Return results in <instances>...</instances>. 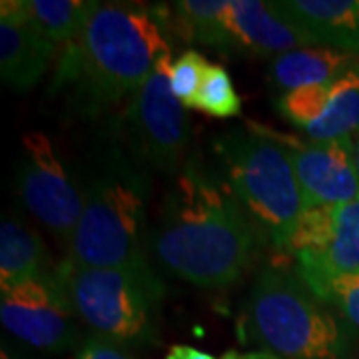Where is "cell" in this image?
<instances>
[{
    "label": "cell",
    "mask_w": 359,
    "mask_h": 359,
    "mask_svg": "<svg viewBox=\"0 0 359 359\" xmlns=\"http://www.w3.org/2000/svg\"><path fill=\"white\" fill-rule=\"evenodd\" d=\"M170 68L172 60L166 56L130 96L122 128L142 162L164 174H178L190 142V118L172 92Z\"/></svg>",
    "instance_id": "cell-7"
},
{
    "label": "cell",
    "mask_w": 359,
    "mask_h": 359,
    "mask_svg": "<svg viewBox=\"0 0 359 359\" xmlns=\"http://www.w3.org/2000/svg\"><path fill=\"white\" fill-rule=\"evenodd\" d=\"M278 110L309 140L353 138L359 134V70L332 84L282 94Z\"/></svg>",
    "instance_id": "cell-12"
},
{
    "label": "cell",
    "mask_w": 359,
    "mask_h": 359,
    "mask_svg": "<svg viewBox=\"0 0 359 359\" xmlns=\"http://www.w3.org/2000/svg\"><path fill=\"white\" fill-rule=\"evenodd\" d=\"M76 359H136L124 346L112 344L104 337H90L82 346Z\"/></svg>",
    "instance_id": "cell-23"
},
{
    "label": "cell",
    "mask_w": 359,
    "mask_h": 359,
    "mask_svg": "<svg viewBox=\"0 0 359 359\" xmlns=\"http://www.w3.org/2000/svg\"><path fill=\"white\" fill-rule=\"evenodd\" d=\"M0 320L14 337L42 351H66L78 339L76 313L54 271L2 292Z\"/></svg>",
    "instance_id": "cell-9"
},
{
    "label": "cell",
    "mask_w": 359,
    "mask_h": 359,
    "mask_svg": "<svg viewBox=\"0 0 359 359\" xmlns=\"http://www.w3.org/2000/svg\"><path fill=\"white\" fill-rule=\"evenodd\" d=\"M297 264L332 273L359 271V198L335 205L334 224L323 252L316 257H297Z\"/></svg>",
    "instance_id": "cell-17"
},
{
    "label": "cell",
    "mask_w": 359,
    "mask_h": 359,
    "mask_svg": "<svg viewBox=\"0 0 359 359\" xmlns=\"http://www.w3.org/2000/svg\"><path fill=\"white\" fill-rule=\"evenodd\" d=\"M218 170L262 245L287 252L306 204L294 162L278 134L231 130L214 142Z\"/></svg>",
    "instance_id": "cell-4"
},
{
    "label": "cell",
    "mask_w": 359,
    "mask_h": 359,
    "mask_svg": "<svg viewBox=\"0 0 359 359\" xmlns=\"http://www.w3.org/2000/svg\"><path fill=\"white\" fill-rule=\"evenodd\" d=\"M278 138L292 156L306 208L347 204L359 198L355 138L318 142Z\"/></svg>",
    "instance_id": "cell-11"
},
{
    "label": "cell",
    "mask_w": 359,
    "mask_h": 359,
    "mask_svg": "<svg viewBox=\"0 0 359 359\" xmlns=\"http://www.w3.org/2000/svg\"><path fill=\"white\" fill-rule=\"evenodd\" d=\"M204 46L231 56L273 60L285 52L309 48L313 42L299 26L276 13L269 2L228 0Z\"/></svg>",
    "instance_id": "cell-10"
},
{
    "label": "cell",
    "mask_w": 359,
    "mask_h": 359,
    "mask_svg": "<svg viewBox=\"0 0 359 359\" xmlns=\"http://www.w3.org/2000/svg\"><path fill=\"white\" fill-rule=\"evenodd\" d=\"M259 236L219 170L190 160L176 174L150 233L156 262L184 282L222 290L252 269Z\"/></svg>",
    "instance_id": "cell-1"
},
{
    "label": "cell",
    "mask_w": 359,
    "mask_h": 359,
    "mask_svg": "<svg viewBox=\"0 0 359 359\" xmlns=\"http://www.w3.org/2000/svg\"><path fill=\"white\" fill-rule=\"evenodd\" d=\"M353 70H359V56L325 46H309L276 56L268 68V82L273 90L287 94L332 84Z\"/></svg>",
    "instance_id": "cell-15"
},
{
    "label": "cell",
    "mask_w": 359,
    "mask_h": 359,
    "mask_svg": "<svg viewBox=\"0 0 359 359\" xmlns=\"http://www.w3.org/2000/svg\"><path fill=\"white\" fill-rule=\"evenodd\" d=\"M210 68V62L205 60L200 52L186 50L178 56L176 62H172L170 68V86L174 96L186 108H192L198 92L202 88L205 72Z\"/></svg>",
    "instance_id": "cell-22"
},
{
    "label": "cell",
    "mask_w": 359,
    "mask_h": 359,
    "mask_svg": "<svg viewBox=\"0 0 359 359\" xmlns=\"http://www.w3.org/2000/svg\"><path fill=\"white\" fill-rule=\"evenodd\" d=\"M166 359H273L264 351H256V353H238V351H228L222 358H214L205 351H200L196 347L190 346H172L168 349Z\"/></svg>",
    "instance_id": "cell-24"
},
{
    "label": "cell",
    "mask_w": 359,
    "mask_h": 359,
    "mask_svg": "<svg viewBox=\"0 0 359 359\" xmlns=\"http://www.w3.org/2000/svg\"><path fill=\"white\" fill-rule=\"evenodd\" d=\"M166 56L172 48L152 11L98 2L58 56L52 88L66 92L84 114H100L132 96Z\"/></svg>",
    "instance_id": "cell-2"
},
{
    "label": "cell",
    "mask_w": 359,
    "mask_h": 359,
    "mask_svg": "<svg viewBox=\"0 0 359 359\" xmlns=\"http://www.w3.org/2000/svg\"><path fill=\"white\" fill-rule=\"evenodd\" d=\"M56 46L28 20L22 0L0 4V76L16 90L34 88L48 70Z\"/></svg>",
    "instance_id": "cell-13"
},
{
    "label": "cell",
    "mask_w": 359,
    "mask_h": 359,
    "mask_svg": "<svg viewBox=\"0 0 359 359\" xmlns=\"http://www.w3.org/2000/svg\"><path fill=\"white\" fill-rule=\"evenodd\" d=\"M295 273L320 302L335 308L351 325L359 327V271L332 273L297 264Z\"/></svg>",
    "instance_id": "cell-19"
},
{
    "label": "cell",
    "mask_w": 359,
    "mask_h": 359,
    "mask_svg": "<svg viewBox=\"0 0 359 359\" xmlns=\"http://www.w3.org/2000/svg\"><path fill=\"white\" fill-rule=\"evenodd\" d=\"M228 6V0H182L174 2L172 13V28L188 42L205 44L210 34L222 18Z\"/></svg>",
    "instance_id": "cell-20"
},
{
    "label": "cell",
    "mask_w": 359,
    "mask_h": 359,
    "mask_svg": "<svg viewBox=\"0 0 359 359\" xmlns=\"http://www.w3.org/2000/svg\"><path fill=\"white\" fill-rule=\"evenodd\" d=\"M76 318L118 346H158V308L166 285L154 271L82 268L62 259L54 269Z\"/></svg>",
    "instance_id": "cell-6"
},
{
    "label": "cell",
    "mask_w": 359,
    "mask_h": 359,
    "mask_svg": "<svg viewBox=\"0 0 359 359\" xmlns=\"http://www.w3.org/2000/svg\"><path fill=\"white\" fill-rule=\"evenodd\" d=\"M0 359H14V358L8 353V351H6V349H4V347H2V351H0Z\"/></svg>",
    "instance_id": "cell-26"
},
{
    "label": "cell",
    "mask_w": 359,
    "mask_h": 359,
    "mask_svg": "<svg viewBox=\"0 0 359 359\" xmlns=\"http://www.w3.org/2000/svg\"><path fill=\"white\" fill-rule=\"evenodd\" d=\"M245 339L273 359H344L347 332L306 282L280 268L257 273L244 308Z\"/></svg>",
    "instance_id": "cell-5"
},
{
    "label": "cell",
    "mask_w": 359,
    "mask_h": 359,
    "mask_svg": "<svg viewBox=\"0 0 359 359\" xmlns=\"http://www.w3.org/2000/svg\"><path fill=\"white\" fill-rule=\"evenodd\" d=\"M269 4L299 26L313 46L359 56V0H271Z\"/></svg>",
    "instance_id": "cell-14"
},
{
    "label": "cell",
    "mask_w": 359,
    "mask_h": 359,
    "mask_svg": "<svg viewBox=\"0 0 359 359\" xmlns=\"http://www.w3.org/2000/svg\"><path fill=\"white\" fill-rule=\"evenodd\" d=\"M148 186L122 156L98 168L84 192V210L70 242L66 262L82 268H118L154 271L146 248Z\"/></svg>",
    "instance_id": "cell-3"
},
{
    "label": "cell",
    "mask_w": 359,
    "mask_h": 359,
    "mask_svg": "<svg viewBox=\"0 0 359 359\" xmlns=\"http://www.w3.org/2000/svg\"><path fill=\"white\" fill-rule=\"evenodd\" d=\"M355 162H358V172H359V134L355 136Z\"/></svg>",
    "instance_id": "cell-25"
},
{
    "label": "cell",
    "mask_w": 359,
    "mask_h": 359,
    "mask_svg": "<svg viewBox=\"0 0 359 359\" xmlns=\"http://www.w3.org/2000/svg\"><path fill=\"white\" fill-rule=\"evenodd\" d=\"M96 6L92 0H22L28 20L56 48L76 39Z\"/></svg>",
    "instance_id": "cell-18"
},
{
    "label": "cell",
    "mask_w": 359,
    "mask_h": 359,
    "mask_svg": "<svg viewBox=\"0 0 359 359\" xmlns=\"http://www.w3.org/2000/svg\"><path fill=\"white\" fill-rule=\"evenodd\" d=\"M192 108L212 118H222V120L240 116L242 100L224 66L210 65Z\"/></svg>",
    "instance_id": "cell-21"
},
{
    "label": "cell",
    "mask_w": 359,
    "mask_h": 359,
    "mask_svg": "<svg viewBox=\"0 0 359 359\" xmlns=\"http://www.w3.org/2000/svg\"><path fill=\"white\" fill-rule=\"evenodd\" d=\"M18 192L28 212L68 244L84 210V194L42 132H28L22 138Z\"/></svg>",
    "instance_id": "cell-8"
},
{
    "label": "cell",
    "mask_w": 359,
    "mask_h": 359,
    "mask_svg": "<svg viewBox=\"0 0 359 359\" xmlns=\"http://www.w3.org/2000/svg\"><path fill=\"white\" fill-rule=\"evenodd\" d=\"M48 276V252L36 231L25 222L4 216L0 222V290Z\"/></svg>",
    "instance_id": "cell-16"
}]
</instances>
